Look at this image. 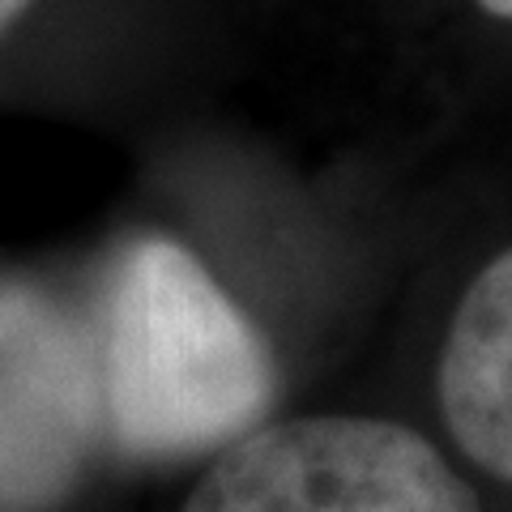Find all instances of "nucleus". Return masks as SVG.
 Listing matches in <instances>:
<instances>
[{
  "mask_svg": "<svg viewBox=\"0 0 512 512\" xmlns=\"http://www.w3.org/2000/svg\"><path fill=\"white\" fill-rule=\"evenodd\" d=\"M436 406L457 453L512 487V248L457 299L436 359Z\"/></svg>",
  "mask_w": 512,
  "mask_h": 512,
  "instance_id": "20e7f679",
  "label": "nucleus"
},
{
  "mask_svg": "<svg viewBox=\"0 0 512 512\" xmlns=\"http://www.w3.org/2000/svg\"><path fill=\"white\" fill-rule=\"evenodd\" d=\"M30 5H35V0H0V35H5V30L18 22Z\"/></svg>",
  "mask_w": 512,
  "mask_h": 512,
  "instance_id": "39448f33",
  "label": "nucleus"
},
{
  "mask_svg": "<svg viewBox=\"0 0 512 512\" xmlns=\"http://www.w3.org/2000/svg\"><path fill=\"white\" fill-rule=\"evenodd\" d=\"M99 423V359L77 320L0 282V512L52 508L82 474Z\"/></svg>",
  "mask_w": 512,
  "mask_h": 512,
  "instance_id": "7ed1b4c3",
  "label": "nucleus"
},
{
  "mask_svg": "<svg viewBox=\"0 0 512 512\" xmlns=\"http://www.w3.org/2000/svg\"><path fill=\"white\" fill-rule=\"evenodd\" d=\"M103 414L133 457L227 448L265 419L274 355L180 239H133L103 303Z\"/></svg>",
  "mask_w": 512,
  "mask_h": 512,
  "instance_id": "f257e3e1",
  "label": "nucleus"
},
{
  "mask_svg": "<svg viewBox=\"0 0 512 512\" xmlns=\"http://www.w3.org/2000/svg\"><path fill=\"white\" fill-rule=\"evenodd\" d=\"M180 512H483L436 440L393 419L256 423L222 448Z\"/></svg>",
  "mask_w": 512,
  "mask_h": 512,
  "instance_id": "f03ea898",
  "label": "nucleus"
},
{
  "mask_svg": "<svg viewBox=\"0 0 512 512\" xmlns=\"http://www.w3.org/2000/svg\"><path fill=\"white\" fill-rule=\"evenodd\" d=\"M491 18H504V22H512V0H478Z\"/></svg>",
  "mask_w": 512,
  "mask_h": 512,
  "instance_id": "423d86ee",
  "label": "nucleus"
}]
</instances>
